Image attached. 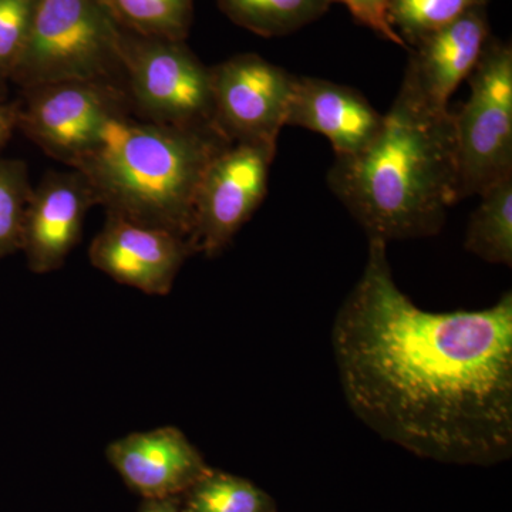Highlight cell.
Segmentation results:
<instances>
[{"mask_svg": "<svg viewBox=\"0 0 512 512\" xmlns=\"http://www.w3.org/2000/svg\"><path fill=\"white\" fill-rule=\"evenodd\" d=\"M332 348L346 402L384 440L441 463L511 457V292L481 311H424L394 281L386 242L369 239Z\"/></svg>", "mask_w": 512, "mask_h": 512, "instance_id": "obj_1", "label": "cell"}, {"mask_svg": "<svg viewBox=\"0 0 512 512\" xmlns=\"http://www.w3.org/2000/svg\"><path fill=\"white\" fill-rule=\"evenodd\" d=\"M328 184L369 239L434 237L458 202L454 113L402 84L379 133L359 153L336 157Z\"/></svg>", "mask_w": 512, "mask_h": 512, "instance_id": "obj_2", "label": "cell"}, {"mask_svg": "<svg viewBox=\"0 0 512 512\" xmlns=\"http://www.w3.org/2000/svg\"><path fill=\"white\" fill-rule=\"evenodd\" d=\"M229 144L217 128L161 126L126 116L111 123L73 170L87 178L106 215L165 229L190 244L198 187Z\"/></svg>", "mask_w": 512, "mask_h": 512, "instance_id": "obj_3", "label": "cell"}, {"mask_svg": "<svg viewBox=\"0 0 512 512\" xmlns=\"http://www.w3.org/2000/svg\"><path fill=\"white\" fill-rule=\"evenodd\" d=\"M92 80L124 86L120 29L100 0H39L28 46L12 76L20 90Z\"/></svg>", "mask_w": 512, "mask_h": 512, "instance_id": "obj_4", "label": "cell"}, {"mask_svg": "<svg viewBox=\"0 0 512 512\" xmlns=\"http://www.w3.org/2000/svg\"><path fill=\"white\" fill-rule=\"evenodd\" d=\"M124 86L133 116L161 126L217 128L211 67L187 40L154 39L120 29Z\"/></svg>", "mask_w": 512, "mask_h": 512, "instance_id": "obj_5", "label": "cell"}, {"mask_svg": "<svg viewBox=\"0 0 512 512\" xmlns=\"http://www.w3.org/2000/svg\"><path fill=\"white\" fill-rule=\"evenodd\" d=\"M470 97L454 113L458 201L512 175V46L490 40L468 77Z\"/></svg>", "mask_w": 512, "mask_h": 512, "instance_id": "obj_6", "label": "cell"}, {"mask_svg": "<svg viewBox=\"0 0 512 512\" xmlns=\"http://www.w3.org/2000/svg\"><path fill=\"white\" fill-rule=\"evenodd\" d=\"M18 131L47 156L73 168L99 146L111 123L133 116L126 87L92 80L20 90Z\"/></svg>", "mask_w": 512, "mask_h": 512, "instance_id": "obj_7", "label": "cell"}, {"mask_svg": "<svg viewBox=\"0 0 512 512\" xmlns=\"http://www.w3.org/2000/svg\"><path fill=\"white\" fill-rule=\"evenodd\" d=\"M295 74L256 53L211 67L214 124L231 144L278 148L288 120Z\"/></svg>", "mask_w": 512, "mask_h": 512, "instance_id": "obj_8", "label": "cell"}, {"mask_svg": "<svg viewBox=\"0 0 512 512\" xmlns=\"http://www.w3.org/2000/svg\"><path fill=\"white\" fill-rule=\"evenodd\" d=\"M278 148L229 144L205 170L194 205L190 244L194 254L225 251L268 194Z\"/></svg>", "mask_w": 512, "mask_h": 512, "instance_id": "obj_9", "label": "cell"}, {"mask_svg": "<svg viewBox=\"0 0 512 512\" xmlns=\"http://www.w3.org/2000/svg\"><path fill=\"white\" fill-rule=\"evenodd\" d=\"M187 239L165 229L107 215L89 248L94 268L119 282L153 296H165L188 258Z\"/></svg>", "mask_w": 512, "mask_h": 512, "instance_id": "obj_10", "label": "cell"}, {"mask_svg": "<svg viewBox=\"0 0 512 512\" xmlns=\"http://www.w3.org/2000/svg\"><path fill=\"white\" fill-rule=\"evenodd\" d=\"M96 198L80 171H52L33 188L22 248L33 274H52L62 268L67 256L82 238L84 221Z\"/></svg>", "mask_w": 512, "mask_h": 512, "instance_id": "obj_11", "label": "cell"}, {"mask_svg": "<svg viewBox=\"0 0 512 512\" xmlns=\"http://www.w3.org/2000/svg\"><path fill=\"white\" fill-rule=\"evenodd\" d=\"M106 457L143 500L181 497L211 468L174 426L127 434L107 446Z\"/></svg>", "mask_w": 512, "mask_h": 512, "instance_id": "obj_12", "label": "cell"}, {"mask_svg": "<svg viewBox=\"0 0 512 512\" xmlns=\"http://www.w3.org/2000/svg\"><path fill=\"white\" fill-rule=\"evenodd\" d=\"M490 37L485 6L471 9L410 47L402 84L431 106L448 109L450 97L476 69Z\"/></svg>", "mask_w": 512, "mask_h": 512, "instance_id": "obj_13", "label": "cell"}, {"mask_svg": "<svg viewBox=\"0 0 512 512\" xmlns=\"http://www.w3.org/2000/svg\"><path fill=\"white\" fill-rule=\"evenodd\" d=\"M370 101L352 87L318 79L295 77L286 126L306 128L328 138L336 157L359 153L383 124Z\"/></svg>", "mask_w": 512, "mask_h": 512, "instance_id": "obj_14", "label": "cell"}, {"mask_svg": "<svg viewBox=\"0 0 512 512\" xmlns=\"http://www.w3.org/2000/svg\"><path fill=\"white\" fill-rule=\"evenodd\" d=\"M468 222L464 248L488 264L512 265V175L480 194Z\"/></svg>", "mask_w": 512, "mask_h": 512, "instance_id": "obj_15", "label": "cell"}, {"mask_svg": "<svg viewBox=\"0 0 512 512\" xmlns=\"http://www.w3.org/2000/svg\"><path fill=\"white\" fill-rule=\"evenodd\" d=\"M218 8L239 28L262 37L292 35L322 18L330 0H217Z\"/></svg>", "mask_w": 512, "mask_h": 512, "instance_id": "obj_16", "label": "cell"}, {"mask_svg": "<svg viewBox=\"0 0 512 512\" xmlns=\"http://www.w3.org/2000/svg\"><path fill=\"white\" fill-rule=\"evenodd\" d=\"M124 32L154 39L187 40L194 0H100Z\"/></svg>", "mask_w": 512, "mask_h": 512, "instance_id": "obj_17", "label": "cell"}, {"mask_svg": "<svg viewBox=\"0 0 512 512\" xmlns=\"http://www.w3.org/2000/svg\"><path fill=\"white\" fill-rule=\"evenodd\" d=\"M185 512H275V503L245 478L210 470L180 497Z\"/></svg>", "mask_w": 512, "mask_h": 512, "instance_id": "obj_18", "label": "cell"}, {"mask_svg": "<svg viewBox=\"0 0 512 512\" xmlns=\"http://www.w3.org/2000/svg\"><path fill=\"white\" fill-rule=\"evenodd\" d=\"M488 0H392L390 23L407 47L456 22L471 9L487 6Z\"/></svg>", "mask_w": 512, "mask_h": 512, "instance_id": "obj_19", "label": "cell"}, {"mask_svg": "<svg viewBox=\"0 0 512 512\" xmlns=\"http://www.w3.org/2000/svg\"><path fill=\"white\" fill-rule=\"evenodd\" d=\"M33 187L28 164L0 157V258L22 248L23 224Z\"/></svg>", "mask_w": 512, "mask_h": 512, "instance_id": "obj_20", "label": "cell"}, {"mask_svg": "<svg viewBox=\"0 0 512 512\" xmlns=\"http://www.w3.org/2000/svg\"><path fill=\"white\" fill-rule=\"evenodd\" d=\"M39 0H0V101L28 46Z\"/></svg>", "mask_w": 512, "mask_h": 512, "instance_id": "obj_21", "label": "cell"}, {"mask_svg": "<svg viewBox=\"0 0 512 512\" xmlns=\"http://www.w3.org/2000/svg\"><path fill=\"white\" fill-rule=\"evenodd\" d=\"M332 3H342L352 13L357 23L373 30L376 35L389 40L393 45L409 50L399 33L390 23V5L392 0H330Z\"/></svg>", "mask_w": 512, "mask_h": 512, "instance_id": "obj_22", "label": "cell"}, {"mask_svg": "<svg viewBox=\"0 0 512 512\" xmlns=\"http://www.w3.org/2000/svg\"><path fill=\"white\" fill-rule=\"evenodd\" d=\"M19 101H0V153L18 131Z\"/></svg>", "mask_w": 512, "mask_h": 512, "instance_id": "obj_23", "label": "cell"}, {"mask_svg": "<svg viewBox=\"0 0 512 512\" xmlns=\"http://www.w3.org/2000/svg\"><path fill=\"white\" fill-rule=\"evenodd\" d=\"M138 512H185L180 497L143 500Z\"/></svg>", "mask_w": 512, "mask_h": 512, "instance_id": "obj_24", "label": "cell"}]
</instances>
